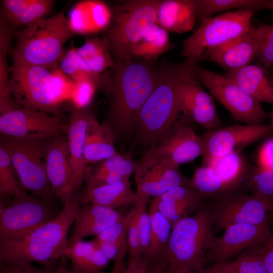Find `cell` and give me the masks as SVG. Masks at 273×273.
<instances>
[{
	"instance_id": "29",
	"label": "cell",
	"mask_w": 273,
	"mask_h": 273,
	"mask_svg": "<svg viewBox=\"0 0 273 273\" xmlns=\"http://www.w3.org/2000/svg\"><path fill=\"white\" fill-rule=\"evenodd\" d=\"M65 256L70 259L71 268L77 273H100L109 262L95 240L73 242Z\"/></svg>"
},
{
	"instance_id": "44",
	"label": "cell",
	"mask_w": 273,
	"mask_h": 273,
	"mask_svg": "<svg viewBox=\"0 0 273 273\" xmlns=\"http://www.w3.org/2000/svg\"><path fill=\"white\" fill-rule=\"evenodd\" d=\"M262 38L256 57L268 71H273V25L260 23Z\"/></svg>"
},
{
	"instance_id": "11",
	"label": "cell",
	"mask_w": 273,
	"mask_h": 273,
	"mask_svg": "<svg viewBox=\"0 0 273 273\" xmlns=\"http://www.w3.org/2000/svg\"><path fill=\"white\" fill-rule=\"evenodd\" d=\"M197 74L212 97L237 120L247 125H259L267 117L260 102L244 92L232 80L198 66Z\"/></svg>"
},
{
	"instance_id": "17",
	"label": "cell",
	"mask_w": 273,
	"mask_h": 273,
	"mask_svg": "<svg viewBox=\"0 0 273 273\" xmlns=\"http://www.w3.org/2000/svg\"><path fill=\"white\" fill-rule=\"evenodd\" d=\"M197 68L182 79L178 85L179 109L180 113L186 117L210 131L221 127L222 122L213 97L201 86Z\"/></svg>"
},
{
	"instance_id": "53",
	"label": "cell",
	"mask_w": 273,
	"mask_h": 273,
	"mask_svg": "<svg viewBox=\"0 0 273 273\" xmlns=\"http://www.w3.org/2000/svg\"><path fill=\"white\" fill-rule=\"evenodd\" d=\"M68 258L64 255L60 259L56 266L55 273H77L70 268L68 263Z\"/></svg>"
},
{
	"instance_id": "31",
	"label": "cell",
	"mask_w": 273,
	"mask_h": 273,
	"mask_svg": "<svg viewBox=\"0 0 273 273\" xmlns=\"http://www.w3.org/2000/svg\"><path fill=\"white\" fill-rule=\"evenodd\" d=\"M151 220V233L149 249L143 257L149 265L162 259L171 234L172 227L168 219L150 202L148 208Z\"/></svg>"
},
{
	"instance_id": "55",
	"label": "cell",
	"mask_w": 273,
	"mask_h": 273,
	"mask_svg": "<svg viewBox=\"0 0 273 273\" xmlns=\"http://www.w3.org/2000/svg\"><path fill=\"white\" fill-rule=\"evenodd\" d=\"M100 273H107V272H106L104 271H102ZM109 273H120V272H119L115 270L112 269V271Z\"/></svg>"
},
{
	"instance_id": "34",
	"label": "cell",
	"mask_w": 273,
	"mask_h": 273,
	"mask_svg": "<svg viewBox=\"0 0 273 273\" xmlns=\"http://www.w3.org/2000/svg\"><path fill=\"white\" fill-rule=\"evenodd\" d=\"M59 68L74 82L90 79L97 84L98 88L107 93L111 77L93 72L78 55L76 48L72 47L60 61Z\"/></svg>"
},
{
	"instance_id": "3",
	"label": "cell",
	"mask_w": 273,
	"mask_h": 273,
	"mask_svg": "<svg viewBox=\"0 0 273 273\" xmlns=\"http://www.w3.org/2000/svg\"><path fill=\"white\" fill-rule=\"evenodd\" d=\"M82 204L80 194L77 193L54 218L22 239L0 243V261L37 262L44 266L54 265L65 255L69 246L68 231Z\"/></svg>"
},
{
	"instance_id": "32",
	"label": "cell",
	"mask_w": 273,
	"mask_h": 273,
	"mask_svg": "<svg viewBox=\"0 0 273 273\" xmlns=\"http://www.w3.org/2000/svg\"><path fill=\"white\" fill-rule=\"evenodd\" d=\"M263 244L251 247L231 261L211 265L212 273H267L263 260Z\"/></svg>"
},
{
	"instance_id": "18",
	"label": "cell",
	"mask_w": 273,
	"mask_h": 273,
	"mask_svg": "<svg viewBox=\"0 0 273 273\" xmlns=\"http://www.w3.org/2000/svg\"><path fill=\"white\" fill-rule=\"evenodd\" d=\"M66 128L58 116L46 112L17 108L1 115L2 135L22 137L34 134L60 135Z\"/></svg>"
},
{
	"instance_id": "16",
	"label": "cell",
	"mask_w": 273,
	"mask_h": 273,
	"mask_svg": "<svg viewBox=\"0 0 273 273\" xmlns=\"http://www.w3.org/2000/svg\"><path fill=\"white\" fill-rule=\"evenodd\" d=\"M203 150L202 140L193 129L178 124L148 148L144 155L179 166L202 155Z\"/></svg>"
},
{
	"instance_id": "5",
	"label": "cell",
	"mask_w": 273,
	"mask_h": 273,
	"mask_svg": "<svg viewBox=\"0 0 273 273\" xmlns=\"http://www.w3.org/2000/svg\"><path fill=\"white\" fill-rule=\"evenodd\" d=\"M213 226L211 209L204 206L172 228L161 260L166 264L167 273H199L204 268Z\"/></svg>"
},
{
	"instance_id": "38",
	"label": "cell",
	"mask_w": 273,
	"mask_h": 273,
	"mask_svg": "<svg viewBox=\"0 0 273 273\" xmlns=\"http://www.w3.org/2000/svg\"><path fill=\"white\" fill-rule=\"evenodd\" d=\"M202 165L211 167L234 189L239 184L245 168L244 161L239 152H231L212 158Z\"/></svg>"
},
{
	"instance_id": "2",
	"label": "cell",
	"mask_w": 273,
	"mask_h": 273,
	"mask_svg": "<svg viewBox=\"0 0 273 273\" xmlns=\"http://www.w3.org/2000/svg\"><path fill=\"white\" fill-rule=\"evenodd\" d=\"M197 64L186 59L181 63H170L160 68L159 81L142 107L135 123L133 132L141 144L152 146L176 123L180 114L178 85L196 69Z\"/></svg>"
},
{
	"instance_id": "25",
	"label": "cell",
	"mask_w": 273,
	"mask_h": 273,
	"mask_svg": "<svg viewBox=\"0 0 273 273\" xmlns=\"http://www.w3.org/2000/svg\"><path fill=\"white\" fill-rule=\"evenodd\" d=\"M196 21L194 0H161L156 24L167 31L183 33L191 31Z\"/></svg>"
},
{
	"instance_id": "46",
	"label": "cell",
	"mask_w": 273,
	"mask_h": 273,
	"mask_svg": "<svg viewBox=\"0 0 273 273\" xmlns=\"http://www.w3.org/2000/svg\"><path fill=\"white\" fill-rule=\"evenodd\" d=\"M97 88L96 83L90 79L74 82L70 98L74 107L85 109L91 103Z\"/></svg>"
},
{
	"instance_id": "6",
	"label": "cell",
	"mask_w": 273,
	"mask_h": 273,
	"mask_svg": "<svg viewBox=\"0 0 273 273\" xmlns=\"http://www.w3.org/2000/svg\"><path fill=\"white\" fill-rule=\"evenodd\" d=\"M53 136L34 134L17 137L2 135L0 147L9 155L23 188L51 203L54 195L47 175L44 156Z\"/></svg>"
},
{
	"instance_id": "54",
	"label": "cell",
	"mask_w": 273,
	"mask_h": 273,
	"mask_svg": "<svg viewBox=\"0 0 273 273\" xmlns=\"http://www.w3.org/2000/svg\"><path fill=\"white\" fill-rule=\"evenodd\" d=\"M167 265L163 261H157L149 265L147 273H167Z\"/></svg>"
},
{
	"instance_id": "20",
	"label": "cell",
	"mask_w": 273,
	"mask_h": 273,
	"mask_svg": "<svg viewBox=\"0 0 273 273\" xmlns=\"http://www.w3.org/2000/svg\"><path fill=\"white\" fill-rule=\"evenodd\" d=\"M46 171L52 190L64 205L75 196L67 140L61 134L52 137L44 154Z\"/></svg>"
},
{
	"instance_id": "56",
	"label": "cell",
	"mask_w": 273,
	"mask_h": 273,
	"mask_svg": "<svg viewBox=\"0 0 273 273\" xmlns=\"http://www.w3.org/2000/svg\"><path fill=\"white\" fill-rule=\"evenodd\" d=\"M271 75L272 77L273 78V71H272V73H271Z\"/></svg>"
},
{
	"instance_id": "58",
	"label": "cell",
	"mask_w": 273,
	"mask_h": 273,
	"mask_svg": "<svg viewBox=\"0 0 273 273\" xmlns=\"http://www.w3.org/2000/svg\"></svg>"
},
{
	"instance_id": "30",
	"label": "cell",
	"mask_w": 273,
	"mask_h": 273,
	"mask_svg": "<svg viewBox=\"0 0 273 273\" xmlns=\"http://www.w3.org/2000/svg\"><path fill=\"white\" fill-rule=\"evenodd\" d=\"M174 47L169 32L156 23L133 46L130 56L152 62Z\"/></svg>"
},
{
	"instance_id": "35",
	"label": "cell",
	"mask_w": 273,
	"mask_h": 273,
	"mask_svg": "<svg viewBox=\"0 0 273 273\" xmlns=\"http://www.w3.org/2000/svg\"><path fill=\"white\" fill-rule=\"evenodd\" d=\"M76 49L79 56L94 73L101 74L112 68L114 64L108 45L103 37L87 38Z\"/></svg>"
},
{
	"instance_id": "43",
	"label": "cell",
	"mask_w": 273,
	"mask_h": 273,
	"mask_svg": "<svg viewBox=\"0 0 273 273\" xmlns=\"http://www.w3.org/2000/svg\"><path fill=\"white\" fill-rule=\"evenodd\" d=\"M94 240L107 259L114 262L112 269L122 272L125 269L124 261L128 251L127 240L115 243L101 242Z\"/></svg>"
},
{
	"instance_id": "52",
	"label": "cell",
	"mask_w": 273,
	"mask_h": 273,
	"mask_svg": "<svg viewBox=\"0 0 273 273\" xmlns=\"http://www.w3.org/2000/svg\"><path fill=\"white\" fill-rule=\"evenodd\" d=\"M263 260L267 273H273V240L271 236L263 245Z\"/></svg>"
},
{
	"instance_id": "7",
	"label": "cell",
	"mask_w": 273,
	"mask_h": 273,
	"mask_svg": "<svg viewBox=\"0 0 273 273\" xmlns=\"http://www.w3.org/2000/svg\"><path fill=\"white\" fill-rule=\"evenodd\" d=\"M161 1L130 0L111 9V22L103 38L114 61L129 56L133 46L156 23Z\"/></svg>"
},
{
	"instance_id": "33",
	"label": "cell",
	"mask_w": 273,
	"mask_h": 273,
	"mask_svg": "<svg viewBox=\"0 0 273 273\" xmlns=\"http://www.w3.org/2000/svg\"><path fill=\"white\" fill-rule=\"evenodd\" d=\"M196 21L215 13L231 10H250L254 12L272 8L273 1L266 0H194Z\"/></svg>"
},
{
	"instance_id": "28",
	"label": "cell",
	"mask_w": 273,
	"mask_h": 273,
	"mask_svg": "<svg viewBox=\"0 0 273 273\" xmlns=\"http://www.w3.org/2000/svg\"><path fill=\"white\" fill-rule=\"evenodd\" d=\"M111 129L107 124H100L93 115L84 143V158L86 166L101 162L116 153L117 151Z\"/></svg>"
},
{
	"instance_id": "42",
	"label": "cell",
	"mask_w": 273,
	"mask_h": 273,
	"mask_svg": "<svg viewBox=\"0 0 273 273\" xmlns=\"http://www.w3.org/2000/svg\"><path fill=\"white\" fill-rule=\"evenodd\" d=\"M248 186L253 196L273 201V170L253 168Z\"/></svg>"
},
{
	"instance_id": "50",
	"label": "cell",
	"mask_w": 273,
	"mask_h": 273,
	"mask_svg": "<svg viewBox=\"0 0 273 273\" xmlns=\"http://www.w3.org/2000/svg\"><path fill=\"white\" fill-rule=\"evenodd\" d=\"M259 168L273 170V138L266 141L261 146L257 159Z\"/></svg>"
},
{
	"instance_id": "45",
	"label": "cell",
	"mask_w": 273,
	"mask_h": 273,
	"mask_svg": "<svg viewBox=\"0 0 273 273\" xmlns=\"http://www.w3.org/2000/svg\"><path fill=\"white\" fill-rule=\"evenodd\" d=\"M134 211L133 207L121 220L97 236L95 240L106 243H115L127 240L128 228Z\"/></svg>"
},
{
	"instance_id": "48",
	"label": "cell",
	"mask_w": 273,
	"mask_h": 273,
	"mask_svg": "<svg viewBox=\"0 0 273 273\" xmlns=\"http://www.w3.org/2000/svg\"><path fill=\"white\" fill-rule=\"evenodd\" d=\"M56 268L55 265L38 267L23 261H0V273H55Z\"/></svg>"
},
{
	"instance_id": "37",
	"label": "cell",
	"mask_w": 273,
	"mask_h": 273,
	"mask_svg": "<svg viewBox=\"0 0 273 273\" xmlns=\"http://www.w3.org/2000/svg\"><path fill=\"white\" fill-rule=\"evenodd\" d=\"M11 28L5 25L0 27V112L1 115L17 109L10 94L9 72L6 59L12 36Z\"/></svg>"
},
{
	"instance_id": "15",
	"label": "cell",
	"mask_w": 273,
	"mask_h": 273,
	"mask_svg": "<svg viewBox=\"0 0 273 273\" xmlns=\"http://www.w3.org/2000/svg\"><path fill=\"white\" fill-rule=\"evenodd\" d=\"M134 178L137 201L147 203L172 188L188 186L190 179L183 175L178 166L145 155L139 161Z\"/></svg>"
},
{
	"instance_id": "21",
	"label": "cell",
	"mask_w": 273,
	"mask_h": 273,
	"mask_svg": "<svg viewBox=\"0 0 273 273\" xmlns=\"http://www.w3.org/2000/svg\"><path fill=\"white\" fill-rule=\"evenodd\" d=\"M93 115L85 109L75 107L72 109L67 126L68 146L73 175L75 194L80 189L87 167L84 158V147L88 125Z\"/></svg>"
},
{
	"instance_id": "36",
	"label": "cell",
	"mask_w": 273,
	"mask_h": 273,
	"mask_svg": "<svg viewBox=\"0 0 273 273\" xmlns=\"http://www.w3.org/2000/svg\"><path fill=\"white\" fill-rule=\"evenodd\" d=\"M188 186L205 198L215 199L235 192L234 189L227 184L210 167L202 165L194 171L189 179Z\"/></svg>"
},
{
	"instance_id": "39",
	"label": "cell",
	"mask_w": 273,
	"mask_h": 273,
	"mask_svg": "<svg viewBox=\"0 0 273 273\" xmlns=\"http://www.w3.org/2000/svg\"><path fill=\"white\" fill-rule=\"evenodd\" d=\"M203 201L181 199L163 200L157 197L151 201L168 219L172 229L179 221L195 213L204 206Z\"/></svg>"
},
{
	"instance_id": "23",
	"label": "cell",
	"mask_w": 273,
	"mask_h": 273,
	"mask_svg": "<svg viewBox=\"0 0 273 273\" xmlns=\"http://www.w3.org/2000/svg\"><path fill=\"white\" fill-rule=\"evenodd\" d=\"M124 216L115 209L95 204H82L75 216V226L68 240L69 245L86 237L98 236Z\"/></svg>"
},
{
	"instance_id": "41",
	"label": "cell",
	"mask_w": 273,
	"mask_h": 273,
	"mask_svg": "<svg viewBox=\"0 0 273 273\" xmlns=\"http://www.w3.org/2000/svg\"><path fill=\"white\" fill-rule=\"evenodd\" d=\"M139 164V161L135 160L129 154L117 152L94 169L89 167L95 172L114 173L129 178L136 170Z\"/></svg>"
},
{
	"instance_id": "47",
	"label": "cell",
	"mask_w": 273,
	"mask_h": 273,
	"mask_svg": "<svg viewBox=\"0 0 273 273\" xmlns=\"http://www.w3.org/2000/svg\"><path fill=\"white\" fill-rule=\"evenodd\" d=\"M147 204L146 202L137 201L134 205L138 213V225L143 256L149 249L151 233V220L147 210Z\"/></svg>"
},
{
	"instance_id": "12",
	"label": "cell",
	"mask_w": 273,
	"mask_h": 273,
	"mask_svg": "<svg viewBox=\"0 0 273 273\" xmlns=\"http://www.w3.org/2000/svg\"><path fill=\"white\" fill-rule=\"evenodd\" d=\"M210 209L214 226L217 230H224L236 223H269L268 213L273 209V201L233 192L215 199Z\"/></svg>"
},
{
	"instance_id": "26",
	"label": "cell",
	"mask_w": 273,
	"mask_h": 273,
	"mask_svg": "<svg viewBox=\"0 0 273 273\" xmlns=\"http://www.w3.org/2000/svg\"><path fill=\"white\" fill-rule=\"evenodd\" d=\"M80 196L82 204H95L112 209L134 205L137 201L136 192L131 189L129 179L108 185L86 186Z\"/></svg>"
},
{
	"instance_id": "49",
	"label": "cell",
	"mask_w": 273,
	"mask_h": 273,
	"mask_svg": "<svg viewBox=\"0 0 273 273\" xmlns=\"http://www.w3.org/2000/svg\"><path fill=\"white\" fill-rule=\"evenodd\" d=\"M134 208V213L130 221L127 232L129 261L143 256L138 225V213L135 205Z\"/></svg>"
},
{
	"instance_id": "27",
	"label": "cell",
	"mask_w": 273,
	"mask_h": 273,
	"mask_svg": "<svg viewBox=\"0 0 273 273\" xmlns=\"http://www.w3.org/2000/svg\"><path fill=\"white\" fill-rule=\"evenodd\" d=\"M52 0H4L2 18L11 26H27L47 17L53 10Z\"/></svg>"
},
{
	"instance_id": "4",
	"label": "cell",
	"mask_w": 273,
	"mask_h": 273,
	"mask_svg": "<svg viewBox=\"0 0 273 273\" xmlns=\"http://www.w3.org/2000/svg\"><path fill=\"white\" fill-rule=\"evenodd\" d=\"M74 34L63 12L25 27L16 35L13 64L58 68L65 43Z\"/></svg>"
},
{
	"instance_id": "57",
	"label": "cell",
	"mask_w": 273,
	"mask_h": 273,
	"mask_svg": "<svg viewBox=\"0 0 273 273\" xmlns=\"http://www.w3.org/2000/svg\"><path fill=\"white\" fill-rule=\"evenodd\" d=\"M272 9L273 10V7H272Z\"/></svg>"
},
{
	"instance_id": "8",
	"label": "cell",
	"mask_w": 273,
	"mask_h": 273,
	"mask_svg": "<svg viewBox=\"0 0 273 273\" xmlns=\"http://www.w3.org/2000/svg\"><path fill=\"white\" fill-rule=\"evenodd\" d=\"M254 12L238 10L203 19L193 34L182 42L181 55L198 62L208 49L223 44L248 31Z\"/></svg>"
},
{
	"instance_id": "51",
	"label": "cell",
	"mask_w": 273,
	"mask_h": 273,
	"mask_svg": "<svg viewBox=\"0 0 273 273\" xmlns=\"http://www.w3.org/2000/svg\"><path fill=\"white\" fill-rule=\"evenodd\" d=\"M148 267V262L142 256L129 261L127 267L121 273H147Z\"/></svg>"
},
{
	"instance_id": "14",
	"label": "cell",
	"mask_w": 273,
	"mask_h": 273,
	"mask_svg": "<svg viewBox=\"0 0 273 273\" xmlns=\"http://www.w3.org/2000/svg\"><path fill=\"white\" fill-rule=\"evenodd\" d=\"M272 132L273 125L264 124L236 125L207 131L200 136L204 147L202 164L214 158L239 152Z\"/></svg>"
},
{
	"instance_id": "13",
	"label": "cell",
	"mask_w": 273,
	"mask_h": 273,
	"mask_svg": "<svg viewBox=\"0 0 273 273\" xmlns=\"http://www.w3.org/2000/svg\"><path fill=\"white\" fill-rule=\"evenodd\" d=\"M271 236L269 223L230 225L222 235L213 236L210 239L204 258L205 265L228 261L251 247L264 244Z\"/></svg>"
},
{
	"instance_id": "10",
	"label": "cell",
	"mask_w": 273,
	"mask_h": 273,
	"mask_svg": "<svg viewBox=\"0 0 273 273\" xmlns=\"http://www.w3.org/2000/svg\"><path fill=\"white\" fill-rule=\"evenodd\" d=\"M57 215L49 202L27 194L0 203V243L20 240Z\"/></svg>"
},
{
	"instance_id": "9",
	"label": "cell",
	"mask_w": 273,
	"mask_h": 273,
	"mask_svg": "<svg viewBox=\"0 0 273 273\" xmlns=\"http://www.w3.org/2000/svg\"><path fill=\"white\" fill-rule=\"evenodd\" d=\"M54 70L39 66L13 64L9 83L11 97L23 108L55 115L62 102L53 85Z\"/></svg>"
},
{
	"instance_id": "1",
	"label": "cell",
	"mask_w": 273,
	"mask_h": 273,
	"mask_svg": "<svg viewBox=\"0 0 273 273\" xmlns=\"http://www.w3.org/2000/svg\"><path fill=\"white\" fill-rule=\"evenodd\" d=\"M152 62L129 56L114 61L107 94L111 122L120 133L133 132L139 113L156 87L161 69Z\"/></svg>"
},
{
	"instance_id": "22",
	"label": "cell",
	"mask_w": 273,
	"mask_h": 273,
	"mask_svg": "<svg viewBox=\"0 0 273 273\" xmlns=\"http://www.w3.org/2000/svg\"><path fill=\"white\" fill-rule=\"evenodd\" d=\"M112 18V10L104 2L82 1L70 10L68 20L74 34L88 35L105 31Z\"/></svg>"
},
{
	"instance_id": "24",
	"label": "cell",
	"mask_w": 273,
	"mask_h": 273,
	"mask_svg": "<svg viewBox=\"0 0 273 273\" xmlns=\"http://www.w3.org/2000/svg\"><path fill=\"white\" fill-rule=\"evenodd\" d=\"M223 75L256 100L273 104V78L262 65L250 64Z\"/></svg>"
},
{
	"instance_id": "40",
	"label": "cell",
	"mask_w": 273,
	"mask_h": 273,
	"mask_svg": "<svg viewBox=\"0 0 273 273\" xmlns=\"http://www.w3.org/2000/svg\"><path fill=\"white\" fill-rule=\"evenodd\" d=\"M11 160L7 152L0 147V197L1 203L10 201V198L21 197L27 194L19 187L14 177Z\"/></svg>"
},
{
	"instance_id": "19",
	"label": "cell",
	"mask_w": 273,
	"mask_h": 273,
	"mask_svg": "<svg viewBox=\"0 0 273 273\" xmlns=\"http://www.w3.org/2000/svg\"><path fill=\"white\" fill-rule=\"evenodd\" d=\"M261 38L260 28L252 26L236 38L207 50L200 60L208 59L227 72L239 69L250 64L256 57Z\"/></svg>"
}]
</instances>
